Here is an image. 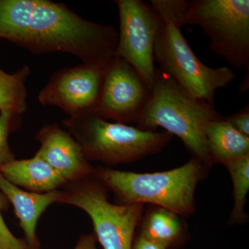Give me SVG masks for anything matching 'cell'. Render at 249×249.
Masks as SVG:
<instances>
[{
  "mask_svg": "<svg viewBox=\"0 0 249 249\" xmlns=\"http://www.w3.org/2000/svg\"><path fill=\"white\" fill-rule=\"evenodd\" d=\"M0 38L36 54L70 53L89 65L116 57L119 31L49 0H0Z\"/></svg>",
  "mask_w": 249,
  "mask_h": 249,
  "instance_id": "1",
  "label": "cell"
},
{
  "mask_svg": "<svg viewBox=\"0 0 249 249\" xmlns=\"http://www.w3.org/2000/svg\"><path fill=\"white\" fill-rule=\"evenodd\" d=\"M223 117L204 100L181 88L166 72L156 67L150 98L137 121V128L156 131L159 127L181 139L193 157L206 166L213 165L206 139L211 121Z\"/></svg>",
  "mask_w": 249,
  "mask_h": 249,
  "instance_id": "2",
  "label": "cell"
},
{
  "mask_svg": "<svg viewBox=\"0 0 249 249\" xmlns=\"http://www.w3.org/2000/svg\"><path fill=\"white\" fill-rule=\"evenodd\" d=\"M150 6L160 19L154 56L160 68L181 88L214 106L217 89L237 77L227 67L211 68L196 57L181 33L185 0H151Z\"/></svg>",
  "mask_w": 249,
  "mask_h": 249,
  "instance_id": "3",
  "label": "cell"
},
{
  "mask_svg": "<svg viewBox=\"0 0 249 249\" xmlns=\"http://www.w3.org/2000/svg\"><path fill=\"white\" fill-rule=\"evenodd\" d=\"M207 168L193 157L166 171L137 173L98 167L93 177L115 195L120 204H150L186 217L196 211V186L207 175Z\"/></svg>",
  "mask_w": 249,
  "mask_h": 249,
  "instance_id": "4",
  "label": "cell"
},
{
  "mask_svg": "<svg viewBox=\"0 0 249 249\" xmlns=\"http://www.w3.org/2000/svg\"><path fill=\"white\" fill-rule=\"evenodd\" d=\"M62 124L89 160L109 165L129 163L161 151L173 139L167 132L142 130L111 123L96 113L69 117Z\"/></svg>",
  "mask_w": 249,
  "mask_h": 249,
  "instance_id": "5",
  "label": "cell"
},
{
  "mask_svg": "<svg viewBox=\"0 0 249 249\" xmlns=\"http://www.w3.org/2000/svg\"><path fill=\"white\" fill-rule=\"evenodd\" d=\"M181 24L201 27L212 52L235 68L249 69V0L186 1Z\"/></svg>",
  "mask_w": 249,
  "mask_h": 249,
  "instance_id": "6",
  "label": "cell"
},
{
  "mask_svg": "<svg viewBox=\"0 0 249 249\" xmlns=\"http://www.w3.org/2000/svg\"><path fill=\"white\" fill-rule=\"evenodd\" d=\"M67 186L60 203L76 206L88 213L103 249H132L143 204H111L107 189L93 175Z\"/></svg>",
  "mask_w": 249,
  "mask_h": 249,
  "instance_id": "7",
  "label": "cell"
},
{
  "mask_svg": "<svg viewBox=\"0 0 249 249\" xmlns=\"http://www.w3.org/2000/svg\"><path fill=\"white\" fill-rule=\"evenodd\" d=\"M120 19L116 56L129 64L151 89L155 79V45L160 19L141 0H116Z\"/></svg>",
  "mask_w": 249,
  "mask_h": 249,
  "instance_id": "8",
  "label": "cell"
},
{
  "mask_svg": "<svg viewBox=\"0 0 249 249\" xmlns=\"http://www.w3.org/2000/svg\"><path fill=\"white\" fill-rule=\"evenodd\" d=\"M109 64L83 63L58 70L39 92L38 101L44 106L60 108L70 117L94 113Z\"/></svg>",
  "mask_w": 249,
  "mask_h": 249,
  "instance_id": "9",
  "label": "cell"
},
{
  "mask_svg": "<svg viewBox=\"0 0 249 249\" xmlns=\"http://www.w3.org/2000/svg\"><path fill=\"white\" fill-rule=\"evenodd\" d=\"M150 92L151 89L133 67L116 56L106 70L94 113L107 121L137 123Z\"/></svg>",
  "mask_w": 249,
  "mask_h": 249,
  "instance_id": "10",
  "label": "cell"
},
{
  "mask_svg": "<svg viewBox=\"0 0 249 249\" xmlns=\"http://www.w3.org/2000/svg\"><path fill=\"white\" fill-rule=\"evenodd\" d=\"M35 138L40 143L36 155L67 183L78 182L93 176L95 168L90 164L78 142L58 124H45Z\"/></svg>",
  "mask_w": 249,
  "mask_h": 249,
  "instance_id": "11",
  "label": "cell"
},
{
  "mask_svg": "<svg viewBox=\"0 0 249 249\" xmlns=\"http://www.w3.org/2000/svg\"><path fill=\"white\" fill-rule=\"evenodd\" d=\"M0 191L14 206L29 249H40L36 235L37 221L51 204L61 202L62 191L58 190L45 193L24 191L8 181L1 173Z\"/></svg>",
  "mask_w": 249,
  "mask_h": 249,
  "instance_id": "12",
  "label": "cell"
},
{
  "mask_svg": "<svg viewBox=\"0 0 249 249\" xmlns=\"http://www.w3.org/2000/svg\"><path fill=\"white\" fill-rule=\"evenodd\" d=\"M10 183L37 193L58 191L68 183L38 155L28 160H11L0 168Z\"/></svg>",
  "mask_w": 249,
  "mask_h": 249,
  "instance_id": "13",
  "label": "cell"
},
{
  "mask_svg": "<svg viewBox=\"0 0 249 249\" xmlns=\"http://www.w3.org/2000/svg\"><path fill=\"white\" fill-rule=\"evenodd\" d=\"M206 139L213 164L224 165L249 155V138L237 132L224 118L209 123Z\"/></svg>",
  "mask_w": 249,
  "mask_h": 249,
  "instance_id": "14",
  "label": "cell"
},
{
  "mask_svg": "<svg viewBox=\"0 0 249 249\" xmlns=\"http://www.w3.org/2000/svg\"><path fill=\"white\" fill-rule=\"evenodd\" d=\"M139 224V235L168 249L179 242L184 234L180 216L158 206L149 210Z\"/></svg>",
  "mask_w": 249,
  "mask_h": 249,
  "instance_id": "15",
  "label": "cell"
},
{
  "mask_svg": "<svg viewBox=\"0 0 249 249\" xmlns=\"http://www.w3.org/2000/svg\"><path fill=\"white\" fill-rule=\"evenodd\" d=\"M29 76L30 69L27 65L14 73H6L0 68V112L18 116L27 111L26 82Z\"/></svg>",
  "mask_w": 249,
  "mask_h": 249,
  "instance_id": "16",
  "label": "cell"
},
{
  "mask_svg": "<svg viewBox=\"0 0 249 249\" xmlns=\"http://www.w3.org/2000/svg\"><path fill=\"white\" fill-rule=\"evenodd\" d=\"M227 168L233 185V208L230 216L231 224H245L248 222L245 211L249 191V155L227 162Z\"/></svg>",
  "mask_w": 249,
  "mask_h": 249,
  "instance_id": "17",
  "label": "cell"
},
{
  "mask_svg": "<svg viewBox=\"0 0 249 249\" xmlns=\"http://www.w3.org/2000/svg\"><path fill=\"white\" fill-rule=\"evenodd\" d=\"M17 116L5 111L0 112V168L15 159L9 145V135L14 119Z\"/></svg>",
  "mask_w": 249,
  "mask_h": 249,
  "instance_id": "18",
  "label": "cell"
},
{
  "mask_svg": "<svg viewBox=\"0 0 249 249\" xmlns=\"http://www.w3.org/2000/svg\"><path fill=\"white\" fill-rule=\"evenodd\" d=\"M2 204L0 201V249H30L27 242L17 238L6 226L1 214Z\"/></svg>",
  "mask_w": 249,
  "mask_h": 249,
  "instance_id": "19",
  "label": "cell"
},
{
  "mask_svg": "<svg viewBox=\"0 0 249 249\" xmlns=\"http://www.w3.org/2000/svg\"><path fill=\"white\" fill-rule=\"evenodd\" d=\"M226 121L242 135L249 138V106L232 115L225 118Z\"/></svg>",
  "mask_w": 249,
  "mask_h": 249,
  "instance_id": "20",
  "label": "cell"
},
{
  "mask_svg": "<svg viewBox=\"0 0 249 249\" xmlns=\"http://www.w3.org/2000/svg\"><path fill=\"white\" fill-rule=\"evenodd\" d=\"M132 249H168L164 246L156 243L145 237L139 235L136 240H134Z\"/></svg>",
  "mask_w": 249,
  "mask_h": 249,
  "instance_id": "21",
  "label": "cell"
},
{
  "mask_svg": "<svg viewBox=\"0 0 249 249\" xmlns=\"http://www.w3.org/2000/svg\"><path fill=\"white\" fill-rule=\"evenodd\" d=\"M97 241L94 232L88 235H82L73 249H98L96 247Z\"/></svg>",
  "mask_w": 249,
  "mask_h": 249,
  "instance_id": "22",
  "label": "cell"
}]
</instances>
